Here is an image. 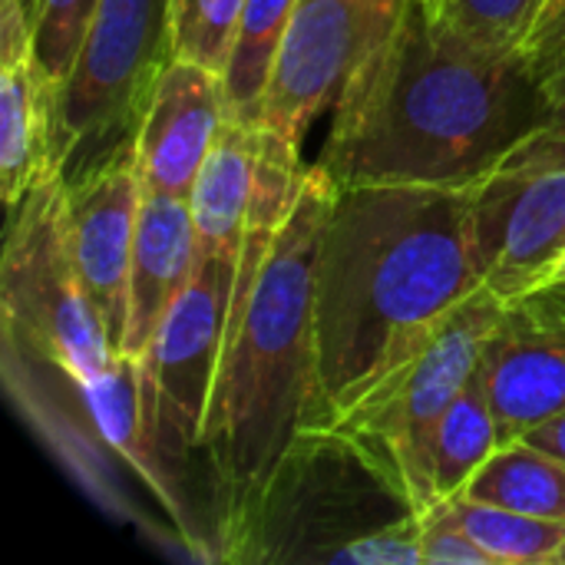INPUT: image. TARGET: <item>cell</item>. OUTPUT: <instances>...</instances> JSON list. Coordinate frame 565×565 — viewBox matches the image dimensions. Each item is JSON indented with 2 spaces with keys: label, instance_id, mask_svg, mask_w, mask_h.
I'll return each mask as SVG.
<instances>
[{
  "label": "cell",
  "instance_id": "cell-23",
  "mask_svg": "<svg viewBox=\"0 0 565 565\" xmlns=\"http://www.w3.org/2000/svg\"><path fill=\"white\" fill-rule=\"evenodd\" d=\"M99 0H33L30 3V26H33V50L46 76L63 89L73 63L79 56L86 26L96 13Z\"/></svg>",
  "mask_w": 565,
  "mask_h": 565
},
{
  "label": "cell",
  "instance_id": "cell-6",
  "mask_svg": "<svg viewBox=\"0 0 565 565\" xmlns=\"http://www.w3.org/2000/svg\"><path fill=\"white\" fill-rule=\"evenodd\" d=\"M507 305L480 288L440 318L374 387H367L341 417L338 430L367 447L387 470L404 483L417 516L434 510L430 493V440L460 397L477 377L487 341L493 338Z\"/></svg>",
  "mask_w": 565,
  "mask_h": 565
},
{
  "label": "cell",
  "instance_id": "cell-15",
  "mask_svg": "<svg viewBox=\"0 0 565 565\" xmlns=\"http://www.w3.org/2000/svg\"><path fill=\"white\" fill-rule=\"evenodd\" d=\"M199 265V242L192 205L185 195L142 185L139 228L129 268V311L122 334V358L142 364L166 315L192 281Z\"/></svg>",
  "mask_w": 565,
  "mask_h": 565
},
{
  "label": "cell",
  "instance_id": "cell-13",
  "mask_svg": "<svg viewBox=\"0 0 565 565\" xmlns=\"http://www.w3.org/2000/svg\"><path fill=\"white\" fill-rule=\"evenodd\" d=\"M500 447L565 414V321L510 301L480 361Z\"/></svg>",
  "mask_w": 565,
  "mask_h": 565
},
{
  "label": "cell",
  "instance_id": "cell-31",
  "mask_svg": "<svg viewBox=\"0 0 565 565\" xmlns=\"http://www.w3.org/2000/svg\"><path fill=\"white\" fill-rule=\"evenodd\" d=\"M23 3H26V10H30V3H33V0H23Z\"/></svg>",
  "mask_w": 565,
  "mask_h": 565
},
{
  "label": "cell",
  "instance_id": "cell-22",
  "mask_svg": "<svg viewBox=\"0 0 565 565\" xmlns=\"http://www.w3.org/2000/svg\"><path fill=\"white\" fill-rule=\"evenodd\" d=\"M430 13L454 33L490 50H526L550 0H434Z\"/></svg>",
  "mask_w": 565,
  "mask_h": 565
},
{
  "label": "cell",
  "instance_id": "cell-5",
  "mask_svg": "<svg viewBox=\"0 0 565 565\" xmlns=\"http://www.w3.org/2000/svg\"><path fill=\"white\" fill-rule=\"evenodd\" d=\"M13 212L3 265L0 311L7 354L43 367L70 387L79 404L89 391L113 381L126 358L109 341L76 271L66 235L63 172L36 182Z\"/></svg>",
  "mask_w": 565,
  "mask_h": 565
},
{
  "label": "cell",
  "instance_id": "cell-12",
  "mask_svg": "<svg viewBox=\"0 0 565 565\" xmlns=\"http://www.w3.org/2000/svg\"><path fill=\"white\" fill-rule=\"evenodd\" d=\"M60 86L33 50L23 0H0V195L17 209L23 195L60 169Z\"/></svg>",
  "mask_w": 565,
  "mask_h": 565
},
{
  "label": "cell",
  "instance_id": "cell-7",
  "mask_svg": "<svg viewBox=\"0 0 565 565\" xmlns=\"http://www.w3.org/2000/svg\"><path fill=\"white\" fill-rule=\"evenodd\" d=\"M172 60L169 0H99L60 89L56 149L76 179L136 142L149 93Z\"/></svg>",
  "mask_w": 565,
  "mask_h": 565
},
{
  "label": "cell",
  "instance_id": "cell-9",
  "mask_svg": "<svg viewBox=\"0 0 565 565\" xmlns=\"http://www.w3.org/2000/svg\"><path fill=\"white\" fill-rule=\"evenodd\" d=\"M404 10L407 0H298L265 86L258 126L305 156L315 122L334 109Z\"/></svg>",
  "mask_w": 565,
  "mask_h": 565
},
{
  "label": "cell",
  "instance_id": "cell-2",
  "mask_svg": "<svg viewBox=\"0 0 565 565\" xmlns=\"http://www.w3.org/2000/svg\"><path fill=\"white\" fill-rule=\"evenodd\" d=\"M526 50H490L407 0L331 109L318 169L334 185L473 189L543 126Z\"/></svg>",
  "mask_w": 565,
  "mask_h": 565
},
{
  "label": "cell",
  "instance_id": "cell-30",
  "mask_svg": "<svg viewBox=\"0 0 565 565\" xmlns=\"http://www.w3.org/2000/svg\"><path fill=\"white\" fill-rule=\"evenodd\" d=\"M559 565H565V550H563V556H559Z\"/></svg>",
  "mask_w": 565,
  "mask_h": 565
},
{
  "label": "cell",
  "instance_id": "cell-27",
  "mask_svg": "<svg viewBox=\"0 0 565 565\" xmlns=\"http://www.w3.org/2000/svg\"><path fill=\"white\" fill-rule=\"evenodd\" d=\"M559 33H565V0H550L546 13H543V20L536 23V30H533V36L526 40V46H530V43L553 40V36H559Z\"/></svg>",
  "mask_w": 565,
  "mask_h": 565
},
{
  "label": "cell",
  "instance_id": "cell-25",
  "mask_svg": "<svg viewBox=\"0 0 565 565\" xmlns=\"http://www.w3.org/2000/svg\"><path fill=\"white\" fill-rule=\"evenodd\" d=\"M420 559L430 565H493L444 503L420 516Z\"/></svg>",
  "mask_w": 565,
  "mask_h": 565
},
{
  "label": "cell",
  "instance_id": "cell-8",
  "mask_svg": "<svg viewBox=\"0 0 565 565\" xmlns=\"http://www.w3.org/2000/svg\"><path fill=\"white\" fill-rule=\"evenodd\" d=\"M235 271L238 258L199 255L192 281L166 315L146 361L139 364L149 450L162 477L166 454L179 457L202 450L205 417L222 364V344L235 295Z\"/></svg>",
  "mask_w": 565,
  "mask_h": 565
},
{
  "label": "cell",
  "instance_id": "cell-16",
  "mask_svg": "<svg viewBox=\"0 0 565 565\" xmlns=\"http://www.w3.org/2000/svg\"><path fill=\"white\" fill-rule=\"evenodd\" d=\"M258 142H262V126L245 122L238 116H228L222 122L189 192L199 255H215V258L242 255Z\"/></svg>",
  "mask_w": 565,
  "mask_h": 565
},
{
  "label": "cell",
  "instance_id": "cell-18",
  "mask_svg": "<svg viewBox=\"0 0 565 565\" xmlns=\"http://www.w3.org/2000/svg\"><path fill=\"white\" fill-rule=\"evenodd\" d=\"M500 450V430L480 384V374L460 391V397L440 417L430 440V493L434 507L463 493L477 470Z\"/></svg>",
  "mask_w": 565,
  "mask_h": 565
},
{
  "label": "cell",
  "instance_id": "cell-29",
  "mask_svg": "<svg viewBox=\"0 0 565 565\" xmlns=\"http://www.w3.org/2000/svg\"><path fill=\"white\" fill-rule=\"evenodd\" d=\"M559 278H565V255H563V262H559V265H556V268L550 271V278H546V285H550V281H559Z\"/></svg>",
  "mask_w": 565,
  "mask_h": 565
},
{
  "label": "cell",
  "instance_id": "cell-24",
  "mask_svg": "<svg viewBox=\"0 0 565 565\" xmlns=\"http://www.w3.org/2000/svg\"><path fill=\"white\" fill-rule=\"evenodd\" d=\"M536 83L546 106L543 126L526 142H520L497 172H536L565 166V70L540 76Z\"/></svg>",
  "mask_w": 565,
  "mask_h": 565
},
{
  "label": "cell",
  "instance_id": "cell-11",
  "mask_svg": "<svg viewBox=\"0 0 565 565\" xmlns=\"http://www.w3.org/2000/svg\"><path fill=\"white\" fill-rule=\"evenodd\" d=\"M142 175L136 142L103 166L66 179V235L83 288L116 348L129 311V268L139 228ZM122 354V351H119Z\"/></svg>",
  "mask_w": 565,
  "mask_h": 565
},
{
  "label": "cell",
  "instance_id": "cell-28",
  "mask_svg": "<svg viewBox=\"0 0 565 565\" xmlns=\"http://www.w3.org/2000/svg\"><path fill=\"white\" fill-rule=\"evenodd\" d=\"M526 440L543 447V450H550V454H556L559 460H565V414L556 417V420H550V424H543L540 430H533Z\"/></svg>",
  "mask_w": 565,
  "mask_h": 565
},
{
  "label": "cell",
  "instance_id": "cell-26",
  "mask_svg": "<svg viewBox=\"0 0 565 565\" xmlns=\"http://www.w3.org/2000/svg\"><path fill=\"white\" fill-rule=\"evenodd\" d=\"M516 301L536 308L540 315H550V318L565 321V278L550 281V285H543V288H536V291H530V295H523V298H516Z\"/></svg>",
  "mask_w": 565,
  "mask_h": 565
},
{
  "label": "cell",
  "instance_id": "cell-19",
  "mask_svg": "<svg viewBox=\"0 0 565 565\" xmlns=\"http://www.w3.org/2000/svg\"><path fill=\"white\" fill-rule=\"evenodd\" d=\"M444 510L467 530V536L493 559V565H559L565 550V523L483 503L467 493L444 500Z\"/></svg>",
  "mask_w": 565,
  "mask_h": 565
},
{
  "label": "cell",
  "instance_id": "cell-17",
  "mask_svg": "<svg viewBox=\"0 0 565 565\" xmlns=\"http://www.w3.org/2000/svg\"><path fill=\"white\" fill-rule=\"evenodd\" d=\"M463 493L516 513L565 523V460L530 440H513L477 470Z\"/></svg>",
  "mask_w": 565,
  "mask_h": 565
},
{
  "label": "cell",
  "instance_id": "cell-14",
  "mask_svg": "<svg viewBox=\"0 0 565 565\" xmlns=\"http://www.w3.org/2000/svg\"><path fill=\"white\" fill-rule=\"evenodd\" d=\"M232 116L225 76L189 60H169L136 129V162L146 189L185 195Z\"/></svg>",
  "mask_w": 565,
  "mask_h": 565
},
{
  "label": "cell",
  "instance_id": "cell-10",
  "mask_svg": "<svg viewBox=\"0 0 565 565\" xmlns=\"http://www.w3.org/2000/svg\"><path fill=\"white\" fill-rule=\"evenodd\" d=\"M473 248L483 288L503 305L543 288L565 255V166L473 185Z\"/></svg>",
  "mask_w": 565,
  "mask_h": 565
},
{
  "label": "cell",
  "instance_id": "cell-32",
  "mask_svg": "<svg viewBox=\"0 0 565 565\" xmlns=\"http://www.w3.org/2000/svg\"><path fill=\"white\" fill-rule=\"evenodd\" d=\"M424 3H434V0H424Z\"/></svg>",
  "mask_w": 565,
  "mask_h": 565
},
{
  "label": "cell",
  "instance_id": "cell-4",
  "mask_svg": "<svg viewBox=\"0 0 565 565\" xmlns=\"http://www.w3.org/2000/svg\"><path fill=\"white\" fill-rule=\"evenodd\" d=\"M218 559L420 565L404 483L338 427L301 434L278 467L218 513Z\"/></svg>",
  "mask_w": 565,
  "mask_h": 565
},
{
  "label": "cell",
  "instance_id": "cell-3",
  "mask_svg": "<svg viewBox=\"0 0 565 565\" xmlns=\"http://www.w3.org/2000/svg\"><path fill=\"white\" fill-rule=\"evenodd\" d=\"M480 288L473 189L338 185L315 271L328 427Z\"/></svg>",
  "mask_w": 565,
  "mask_h": 565
},
{
  "label": "cell",
  "instance_id": "cell-1",
  "mask_svg": "<svg viewBox=\"0 0 565 565\" xmlns=\"http://www.w3.org/2000/svg\"><path fill=\"white\" fill-rule=\"evenodd\" d=\"M334 179L262 126L248 228L202 454L222 510L252 493L308 434L328 427L315 271L334 202Z\"/></svg>",
  "mask_w": 565,
  "mask_h": 565
},
{
  "label": "cell",
  "instance_id": "cell-21",
  "mask_svg": "<svg viewBox=\"0 0 565 565\" xmlns=\"http://www.w3.org/2000/svg\"><path fill=\"white\" fill-rule=\"evenodd\" d=\"M245 0H169L172 56L225 76Z\"/></svg>",
  "mask_w": 565,
  "mask_h": 565
},
{
  "label": "cell",
  "instance_id": "cell-20",
  "mask_svg": "<svg viewBox=\"0 0 565 565\" xmlns=\"http://www.w3.org/2000/svg\"><path fill=\"white\" fill-rule=\"evenodd\" d=\"M295 7H298V0H245L232 60L225 70L232 116L258 126L265 86H268V76H271L275 56H278L281 36L291 23Z\"/></svg>",
  "mask_w": 565,
  "mask_h": 565
}]
</instances>
